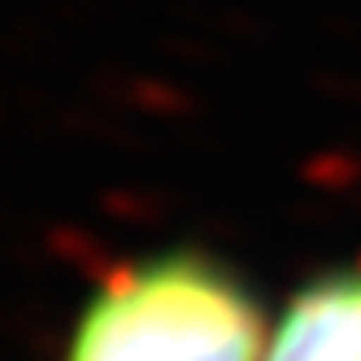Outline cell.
Segmentation results:
<instances>
[{"mask_svg": "<svg viewBox=\"0 0 361 361\" xmlns=\"http://www.w3.org/2000/svg\"><path fill=\"white\" fill-rule=\"evenodd\" d=\"M262 361H361V266H335L300 283Z\"/></svg>", "mask_w": 361, "mask_h": 361, "instance_id": "2", "label": "cell"}, {"mask_svg": "<svg viewBox=\"0 0 361 361\" xmlns=\"http://www.w3.org/2000/svg\"><path fill=\"white\" fill-rule=\"evenodd\" d=\"M262 305L200 248H161L100 274L61 361H262Z\"/></svg>", "mask_w": 361, "mask_h": 361, "instance_id": "1", "label": "cell"}]
</instances>
